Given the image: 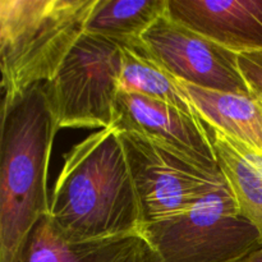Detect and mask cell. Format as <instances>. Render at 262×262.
<instances>
[{
	"mask_svg": "<svg viewBox=\"0 0 262 262\" xmlns=\"http://www.w3.org/2000/svg\"><path fill=\"white\" fill-rule=\"evenodd\" d=\"M150 262H242L262 246L228 182L189 211L142 229Z\"/></svg>",
	"mask_w": 262,
	"mask_h": 262,
	"instance_id": "obj_4",
	"label": "cell"
},
{
	"mask_svg": "<svg viewBox=\"0 0 262 262\" xmlns=\"http://www.w3.org/2000/svg\"><path fill=\"white\" fill-rule=\"evenodd\" d=\"M59 130L46 83L2 104L0 262H13L41 217L49 215L48 169Z\"/></svg>",
	"mask_w": 262,
	"mask_h": 262,
	"instance_id": "obj_2",
	"label": "cell"
},
{
	"mask_svg": "<svg viewBox=\"0 0 262 262\" xmlns=\"http://www.w3.org/2000/svg\"><path fill=\"white\" fill-rule=\"evenodd\" d=\"M242 262H262V246L258 250H256L255 252L251 253V255Z\"/></svg>",
	"mask_w": 262,
	"mask_h": 262,
	"instance_id": "obj_16",
	"label": "cell"
},
{
	"mask_svg": "<svg viewBox=\"0 0 262 262\" xmlns=\"http://www.w3.org/2000/svg\"><path fill=\"white\" fill-rule=\"evenodd\" d=\"M168 12V0H97L84 32L118 41L137 42Z\"/></svg>",
	"mask_w": 262,
	"mask_h": 262,
	"instance_id": "obj_14",
	"label": "cell"
},
{
	"mask_svg": "<svg viewBox=\"0 0 262 262\" xmlns=\"http://www.w3.org/2000/svg\"><path fill=\"white\" fill-rule=\"evenodd\" d=\"M166 14L237 54L262 51V0H168Z\"/></svg>",
	"mask_w": 262,
	"mask_h": 262,
	"instance_id": "obj_9",
	"label": "cell"
},
{
	"mask_svg": "<svg viewBox=\"0 0 262 262\" xmlns=\"http://www.w3.org/2000/svg\"><path fill=\"white\" fill-rule=\"evenodd\" d=\"M113 127L146 137L209 173H222L201 118L192 117L173 105L119 91Z\"/></svg>",
	"mask_w": 262,
	"mask_h": 262,
	"instance_id": "obj_8",
	"label": "cell"
},
{
	"mask_svg": "<svg viewBox=\"0 0 262 262\" xmlns=\"http://www.w3.org/2000/svg\"><path fill=\"white\" fill-rule=\"evenodd\" d=\"M118 133L135 183L143 228L189 211L227 183L222 173H209L137 133Z\"/></svg>",
	"mask_w": 262,
	"mask_h": 262,
	"instance_id": "obj_6",
	"label": "cell"
},
{
	"mask_svg": "<svg viewBox=\"0 0 262 262\" xmlns=\"http://www.w3.org/2000/svg\"><path fill=\"white\" fill-rule=\"evenodd\" d=\"M97 0H0L3 101L53 79Z\"/></svg>",
	"mask_w": 262,
	"mask_h": 262,
	"instance_id": "obj_3",
	"label": "cell"
},
{
	"mask_svg": "<svg viewBox=\"0 0 262 262\" xmlns=\"http://www.w3.org/2000/svg\"><path fill=\"white\" fill-rule=\"evenodd\" d=\"M123 46L120 91L133 92L166 102L200 118L182 82L165 71L143 48L142 40Z\"/></svg>",
	"mask_w": 262,
	"mask_h": 262,
	"instance_id": "obj_13",
	"label": "cell"
},
{
	"mask_svg": "<svg viewBox=\"0 0 262 262\" xmlns=\"http://www.w3.org/2000/svg\"><path fill=\"white\" fill-rule=\"evenodd\" d=\"M49 219L71 242L142 234L135 183L113 125L68 151L54 187Z\"/></svg>",
	"mask_w": 262,
	"mask_h": 262,
	"instance_id": "obj_1",
	"label": "cell"
},
{
	"mask_svg": "<svg viewBox=\"0 0 262 262\" xmlns=\"http://www.w3.org/2000/svg\"><path fill=\"white\" fill-rule=\"evenodd\" d=\"M150 257L142 234L71 242L56 232L46 215L31 230L13 262H150Z\"/></svg>",
	"mask_w": 262,
	"mask_h": 262,
	"instance_id": "obj_10",
	"label": "cell"
},
{
	"mask_svg": "<svg viewBox=\"0 0 262 262\" xmlns=\"http://www.w3.org/2000/svg\"><path fill=\"white\" fill-rule=\"evenodd\" d=\"M182 84L204 122L262 154V101L257 96Z\"/></svg>",
	"mask_w": 262,
	"mask_h": 262,
	"instance_id": "obj_11",
	"label": "cell"
},
{
	"mask_svg": "<svg viewBox=\"0 0 262 262\" xmlns=\"http://www.w3.org/2000/svg\"><path fill=\"white\" fill-rule=\"evenodd\" d=\"M204 125L241 211L262 237V155L206 122Z\"/></svg>",
	"mask_w": 262,
	"mask_h": 262,
	"instance_id": "obj_12",
	"label": "cell"
},
{
	"mask_svg": "<svg viewBox=\"0 0 262 262\" xmlns=\"http://www.w3.org/2000/svg\"><path fill=\"white\" fill-rule=\"evenodd\" d=\"M255 96H256V95H255ZM258 99H260V100H261V101H262V97H258Z\"/></svg>",
	"mask_w": 262,
	"mask_h": 262,
	"instance_id": "obj_17",
	"label": "cell"
},
{
	"mask_svg": "<svg viewBox=\"0 0 262 262\" xmlns=\"http://www.w3.org/2000/svg\"><path fill=\"white\" fill-rule=\"evenodd\" d=\"M122 64L118 41L86 32L78 38L46 83L59 129L112 127Z\"/></svg>",
	"mask_w": 262,
	"mask_h": 262,
	"instance_id": "obj_5",
	"label": "cell"
},
{
	"mask_svg": "<svg viewBox=\"0 0 262 262\" xmlns=\"http://www.w3.org/2000/svg\"><path fill=\"white\" fill-rule=\"evenodd\" d=\"M142 45L179 82L223 94L252 95L241 72L239 54L179 25L168 14L142 36Z\"/></svg>",
	"mask_w": 262,
	"mask_h": 262,
	"instance_id": "obj_7",
	"label": "cell"
},
{
	"mask_svg": "<svg viewBox=\"0 0 262 262\" xmlns=\"http://www.w3.org/2000/svg\"><path fill=\"white\" fill-rule=\"evenodd\" d=\"M238 63L252 94L262 97V51L239 54Z\"/></svg>",
	"mask_w": 262,
	"mask_h": 262,
	"instance_id": "obj_15",
	"label": "cell"
}]
</instances>
